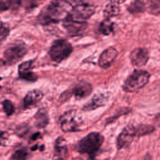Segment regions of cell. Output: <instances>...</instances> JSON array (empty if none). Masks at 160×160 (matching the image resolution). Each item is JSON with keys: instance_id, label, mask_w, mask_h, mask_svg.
<instances>
[{"instance_id": "6da1fadb", "label": "cell", "mask_w": 160, "mask_h": 160, "mask_svg": "<svg viewBox=\"0 0 160 160\" xmlns=\"http://www.w3.org/2000/svg\"><path fill=\"white\" fill-rule=\"evenodd\" d=\"M68 3L66 1L51 2L39 15V21L42 24H49L64 20L70 11Z\"/></svg>"}, {"instance_id": "7a4b0ae2", "label": "cell", "mask_w": 160, "mask_h": 160, "mask_svg": "<svg viewBox=\"0 0 160 160\" xmlns=\"http://www.w3.org/2000/svg\"><path fill=\"white\" fill-rule=\"evenodd\" d=\"M104 141V136L98 132H91L81 139L77 144V151L94 159Z\"/></svg>"}, {"instance_id": "3957f363", "label": "cell", "mask_w": 160, "mask_h": 160, "mask_svg": "<svg viewBox=\"0 0 160 160\" xmlns=\"http://www.w3.org/2000/svg\"><path fill=\"white\" fill-rule=\"evenodd\" d=\"M150 74L144 70L135 69L125 79L122 89L127 92H132L144 87L149 82Z\"/></svg>"}, {"instance_id": "277c9868", "label": "cell", "mask_w": 160, "mask_h": 160, "mask_svg": "<svg viewBox=\"0 0 160 160\" xmlns=\"http://www.w3.org/2000/svg\"><path fill=\"white\" fill-rule=\"evenodd\" d=\"M72 51L71 44L66 39L55 40L49 51L51 59L58 63L67 59Z\"/></svg>"}, {"instance_id": "5b68a950", "label": "cell", "mask_w": 160, "mask_h": 160, "mask_svg": "<svg viewBox=\"0 0 160 160\" xmlns=\"http://www.w3.org/2000/svg\"><path fill=\"white\" fill-rule=\"evenodd\" d=\"M95 12V6L93 4L80 2L74 5L67 17L81 22H86Z\"/></svg>"}, {"instance_id": "8992f818", "label": "cell", "mask_w": 160, "mask_h": 160, "mask_svg": "<svg viewBox=\"0 0 160 160\" xmlns=\"http://www.w3.org/2000/svg\"><path fill=\"white\" fill-rule=\"evenodd\" d=\"M61 128L62 131L75 132L79 131L81 124L80 118L76 114V112L73 110L64 112L60 118Z\"/></svg>"}, {"instance_id": "52a82bcc", "label": "cell", "mask_w": 160, "mask_h": 160, "mask_svg": "<svg viewBox=\"0 0 160 160\" xmlns=\"http://www.w3.org/2000/svg\"><path fill=\"white\" fill-rule=\"evenodd\" d=\"M136 137V127L129 124L124 127L116 138V146L118 150L128 148Z\"/></svg>"}, {"instance_id": "ba28073f", "label": "cell", "mask_w": 160, "mask_h": 160, "mask_svg": "<svg viewBox=\"0 0 160 160\" xmlns=\"http://www.w3.org/2000/svg\"><path fill=\"white\" fill-rule=\"evenodd\" d=\"M26 48L22 44H16L6 49L4 56L8 64H14L19 61L26 54Z\"/></svg>"}, {"instance_id": "9c48e42d", "label": "cell", "mask_w": 160, "mask_h": 160, "mask_svg": "<svg viewBox=\"0 0 160 160\" xmlns=\"http://www.w3.org/2000/svg\"><path fill=\"white\" fill-rule=\"evenodd\" d=\"M129 58L133 66L142 67L148 62L149 52L146 48H136L131 52Z\"/></svg>"}, {"instance_id": "30bf717a", "label": "cell", "mask_w": 160, "mask_h": 160, "mask_svg": "<svg viewBox=\"0 0 160 160\" xmlns=\"http://www.w3.org/2000/svg\"><path fill=\"white\" fill-rule=\"evenodd\" d=\"M118 55V51L114 47H109L101 54L98 64L102 69H107L111 66Z\"/></svg>"}, {"instance_id": "8fae6325", "label": "cell", "mask_w": 160, "mask_h": 160, "mask_svg": "<svg viewBox=\"0 0 160 160\" xmlns=\"http://www.w3.org/2000/svg\"><path fill=\"white\" fill-rule=\"evenodd\" d=\"M109 95L108 93L96 94L82 108L84 111H92L104 106L108 101Z\"/></svg>"}, {"instance_id": "7c38bea8", "label": "cell", "mask_w": 160, "mask_h": 160, "mask_svg": "<svg viewBox=\"0 0 160 160\" xmlns=\"http://www.w3.org/2000/svg\"><path fill=\"white\" fill-rule=\"evenodd\" d=\"M63 27L71 34H78L84 31L88 26L86 22L73 20L68 17L62 21Z\"/></svg>"}, {"instance_id": "4fadbf2b", "label": "cell", "mask_w": 160, "mask_h": 160, "mask_svg": "<svg viewBox=\"0 0 160 160\" xmlns=\"http://www.w3.org/2000/svg\"><path fill=\"white\" fill-rule=\"evenodd\" d=\"M33 61L32 60L23 62L18 68V72L21 78L28 81H35L38 76L31 71L32 67Z\"/></svg>"}, {"instance_id": "5bb4252c", "label": "cell", "mask_w": 160, "mask_h": 160, "mask_svg": "<svg viewBox=\"0 0 160 160\" xmlns=\"http://www.w3.org/2000/svg\"><path fill=\"white\" fill-rule=\"evenodd\" d=\"M92 88L91 84L86 81H81L72 89V93L77 99L88 97L92 92Z\"/></svg>"}, {"instance_id": "9a60e30c", "label": "cell", "mask_w": 160, "mask_h": 160, "mask_svg": "<svg viewBox=\"0 0 160 160\" xmlns=\"http://www.w3.org/2000/svg\"><path fill=\"white\" fill-rule=\"evenodd\" d=\"M43 98V93L37 89L29 91L24 98V104L26 108L36 105Z\"/></svg>"}, {"instance_id": "2e32d148", "label": "cell", "mask_w": 160, "mask_h": 160, "mask_svg": "<svg viewBox=\"0 0 160 160\" xmlns=\"http://www.w3.org/2000/svg\"><path fill=\"white\" fill-rule=\"evenodd\" d=\"M54 154L58 158L64 159L68 154L66 141L63 137H59L54 143Z\"/></svg>"}, {"instance_id": "e0dca14e", "label": "cell", "mask_w": 160, "mask_h": 160, "mask_svg": "<svg viewBox=\"0 0 160 160\" xmlns=\"http://www.w3.org/2000/svg\"><path fill=\"white\" fill-rule=\"evenodd\" d=\"M120 1H111L104 8L103 14L106 19L118 16L121 11Z\"/></svg>"}, {"instance_id": "ac0fdd59", "label": "cell", "mask_w": 160, "mask_h": 160, "mask_svg": "<svg viewBox=\"0 0 160 160\" xmlns=\"http://www.w3.org/2000/svg\"><path fill=\"white\" fill-rule=\"evenodd\" d=\"M35 124L39 128L46 127L49 122V118L46 110L40 109L35 114Z\"/></svg>"}, {"instance_id": "d6986e66", "label": "cell", "mask_w": 160, "mask_h": 160, "mask_svg": "<svg viewBox=\"0 0 160 160\" xmlns=\"http://www.w3.org/2000/svg\"><path fill=\"white\" fill-rule=\"evenodd\" d=\"M128 11L131 14H139L146 11V2L142 1H134L127 7Z\"/></svg>"}, {"instance_id": "ffe728a7", "label": "cell", "mask_w": 160, "mask_h": 160, "mask_svg": "<svg viewBox=\"0 0 160 160\" xmlns=\"http://www.w3.org/2000/svg\"><path fill=\"white\" fill-rule=\"evenodd\" d=\"M114 29V24L110 19H105L101 21L99 26V30L101 34L105 36L111 34Z\"/></svg>"}, {"instance_id": "44dd1931", "label": "cell", "mask_w": 160, "mask_h": 160, "mask_svg": "<svg viewBox=\"0 0 160 160\" xmlns=\"http://www.w3.org/2000/svg\"><path fill=\"white\" fill-rule=\"evenodd\" d=\"M146 11L152 14H160V0H152L146 1Z\"/></svg>"}, {"instance_id": "7402d4cb", "label": "cell", "mask_w": 160, "mask_h": 160, "mask_svg": "<svg viewBox=\"0 0 160 160\" xmlns=\"http://www.w3.org/2000/svg\"><path fill=\"white\" fill-rule=\"evenodd\" d=\"M155 130L154 126L149 124H139L136 127V136L141 137L153 132Z\"/></svg>"}, {"instance_id": "603a6c76", "label": "cell", "mask_w": 160, "mask_h": 160, "mask_svg": "<svg viewBox=\"0 0 160 160\" xmlns=\"http://www.w3.org/2000/svg\"><path fill=\"white\" fill-rule=\"evenodd\" d=\"M28 152L24 149H19L14 151L8 160H26Z\"/></svg>"}, {"instance_id": "cb8c5ba5", "label": "cell", "mask_w": 160, "mask_h": 160, "mask_svg": "<svg viewBox=\"0 0 160 160\" xmlns=\"http://www.w3.org/2000/svg\"><path fill=\"white\" fill-rule=\"evenodd\" d=\"M2 104L3 110L7 114V116H11L14 113L15 108L12 102L10 100L5 99L4 101H2Z\"/></svg>"}, {"instance_id": "d4e9b609", "label": "cell", "mask_w": 160, "mask_h": 160, "mask_svg": "<svg viewBox=\"0 0 160 160\" xmlns=\"http://www.w3.org/2000/svg\"><path fill=\"white\" fill-rule=\"evenodd\" d=\"M9 29L6 25L0 23V42L4 41L9 35Z\"/></svg>"}, {"instance_id": "484cf974", "label": "cell", "mask_w": 160, "mask_h": 160, "mask_svg": "<svg viewBox=\"0 0 160 160\" xmlns=\"http://www.w3.org/2000/svg\"><path fill=\"white\" fill-rule=\"evenodd\" d=\"M10 6V2L0 1V12L8 10Z\"/></svg>"}, {"instance_id": "4316f807", "label": "cell", "mask_w": 160, "mask_h": 160, "mask_svg": "<svg viewBox=\"0 0 160 160\" xmlns=\"http://www.w3.org/2000/svg\"><path fill=\"white\" fill-rule=\"evenodd\" d=\"M8 134L6 131H0V146L2 145L8 139Z\"/></svg>"}, {"instance_id": "83f0119b", "label": "cell", "mask_w": 160, "mask_h": 160, "mask_svg": "<svg viewBox=\"0 0 160 160\" xmlns=\"http://www.w3.org/2000/svg\"><path fill=\"white\" fill-rule=\"evenodd\" d=\"M143 160H152V157L151 156V155L149 153H147L145 155Z\"/></svg>"}, {"instance_id": "f1b7e54d", "label": "cell", "mask_w": 160, "mask_h": 160, "mask_svg": "<svg viewBox=\"0 0 160 160\" xmlns=\"http://www.w3.org/2000/svg\"><path fill=\"white\" fill-rule=\"evenodd\" d=\"M55 160H65L64 159H61V158H57L56 159H55Z\"/></svg>"}]
</instances>
